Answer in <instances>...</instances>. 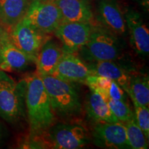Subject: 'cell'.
Returning a JSON list of instances; mask_svg holds the SVG:
<instances>
[{
	"label": "cell",
	"instance_id": "obj_6",
	"mask_svg": "<svg viewBox=\"0 0 149 149\" xmlns=\"http://www.w3.org/2000/svg\"><path fill=\"white\" fill-rule=\"evenodd\" d=\"M24 19L46 34L53 33L63 21L60 10L52 0H31Z\"/></svg>",
	"mask_w": 149,
	"mask_h": 149
},
{
	"label": "cell",
	"instance_id": "obj_10",
	"mask_svg": "<svg viewBox=\"0 0 149 149\" xmlns=\"http://www.w3.org/2000/svg\"><path fill=\"white\" fill-rule=\"evenodd\" d=\"M92 74L89 64L74 54L64 53L52 75L70 83H84Z\"/></svg>",
	"mask_w": 149,
	"mask_h": 149
},
{
	"label": "cell",
	"instance_id": "obj_23",
	"mask_svg": "<svg viewBox=\"0 0 149 149\" xmlns=\"http://www.w3.org/2000/svg\"><path fill=\"white\" fill-rule=\"evenodd\" d=\"M7 135H8V131H7L6 128L0 122V144L6 138Z\"/></svg>",
	"mask_w": 149,
	"mask_h": 149
},
{
	"label": "cell",
	"instance_id": "obj_18",
	"mask_svg": "<svg viewBox=\"0 0 149 149\" xmlns=\"http://www.w3.org/2000/svg\"><path fill=\"white\" fill-rule=\"evenodd\" d=\"M89 64L92 74L103 76L115 81L124 91H127L131 75L115 61H102Z\"/></svg>",
	"mask_w": 149,
	"mask_h": 149
},
{
	"label": "cell",
	"instance_id": "obj_4",
	"mask_svg": "<svg viewBox=\"0 0 149 149\" xmlns=\"http://www.w3.org/2000/svg\"><path fill=\"white\" fill-rule=\"evenodd\" d=\"M78 53L90 63L116 61L122 55V46L116 35L103 27L93 26L88 41Z\"/></svg>",
	"mask_w": 149,
	"mask_h": 149
},
{
	"label": "cell",
	"instance_id": "obj_7",
	"mask_svg": "<svg viewBox=\"0 0 149 149\" xmlns=\"http://www.w3.org/2000/svg\"><path fill=\"white\" fill-rule=\"evenodd\" d=\"M13 44L29 56L33 62L43 44L51 37L23 19L8 33Z\"/></svg>",
	"mask_w": 149,
	"mask_h": 149
},
{
	"label": "cell",
	"instance_id": "obj_14",
	"mask_svg": "<svg viewBox=\"0 0 149 149\" xmlns=\"http://www.w3.org/2000/svg\"><path fill=\"white\" fill-rule=\"evenodd\" d=\"M33 61L29 56L11 42L8 32L2 41L0 51V69L4 71H20L27 68Z\"/></svg>",
	"mask_w": 149,
	"mask_h": 149
},
{
	"label": "cell",
	"instance_id": "obj_19",
	"mask_svg": "<svg viewBox=\"0 0 149 149\" xmlns=\"http://www.w3.org/2000/svg\"><path fill=\"white\" fill-rule=\"evenodd\" d=\"M126 93L132 102L139 105H149V79L148 75L131 76Z\"/></svg>",
	"mask_w": 149,
	"mask_h": 149
},
{
	"label": "cell",
	"instance_id": "obj_3",
	"mask_svg": "<svg viewBox=\"0 0 149 149\" xmlns=\"http://www.w3.org/2000/svg\"><path fill=\"white\" fill-rule=\"evenodd\" d=\"M54 113L64 119L75 117L82 112L81 98L72 83L53 75L42 76Z\"/></svg>",
	"mask_w": 149,
	"mask_h": 149
},
{
	"label": "cell",
	"instance_id": "obj_16",
	"mask_svg": "<svg viewBox=\"0 0 149 149\" xmlns=\"http://www.w3.org/2000/svg\"><path fill=\"white\" fill-rule=\"evenodd\" d=\"M31 0H0V23L9 33L24 18Z\"/></svg>",
	"mask_w": 149,
	"mask_h": 149
},
{
	"label": "cell",
	"instance_id": "obj_15",
	"mask_svg": "<svg viewBox=\"0 0 149 149\" xmlns=\"http://www.w3.org/2000/svg\"><path fill=\"white\" fill-rule=\"evenodd\" d=\"M63 53L61 45L51 38L48 40L43 44L35 59L37 73L41 77L52 75Z\"/></svg>",
	"mask_w": 149,
	"mask_h": 149
},
{
	"label": "cell",
	"instance_id": "obj_5",
	"mask_svg": "<svg viewBox=\"0 0 149 149\" xmlns=\"http://www.w3.org/2000/svg\"><path fill=\"white\" fill-rule=\"evenodd\" d=\"M40 135H43L44 145L51 148H81L91 141L87 130L79 124H53Z\"/></svg>",
	"mask_w": 149,
	"mask_h": 149
},
{
	"label": "cell",
	"instance_id": "obj_11",
	"mask_svg": "<svg viewBox=\"0 0 149 149\" xmlns=\"http://www.w3.org/2000/svg\"><path fill=\"white\" fill-rule=\"evenodd\" d=\"M124 18L133 49L138 55L146 57L149 53V31L140 14L133 9H128Z\"/></svg>",
	"mask_w": 149,
	"mask_h": 149
},
{
	"label": "cell",
	"instance_id": "obj_9",
	"mask_svg": "<svg viewBox=\"0 0 149 149\" xmlns=\"http://www.w3.org/2000/svg\"><path fill=\"white\" fill-rule=\"evenodd\" d=\"M92 141L96 146L102 148H130L125 126L120 122L95 124L92 132Z\"/></svg>",
	"mask_w": 149,
	"mask_h": 149
},
{
	"label": "cell",
	"instance_id": "obj_13",
	"mask_svg": "<svg viewBox=\"0 0 149 149\" xmlns=\"http://www.w3.org/2000/svg\"><path fill=\"white\" fill-rule=\"evenodd\" d=\"M60 10L64 22H77L93 25L94 14L90 0H52Z\"/></svg>",
	"mask_w": 149,
	"mask_h": 149
},
{
	"label": "cell",
	"instance_id": "obj_1",
	"mask_svg": "<svg viewBox=\"0 0 149 149\" xmlns=\"http://www.w3.org/2000/svg\"><path fill=\"white\" fill-rule=\"evenodd\" d=\"M26 109L30 130L35 137L46 131L55 122V113L42 77L34 74L26 78Z\"/></svg>",
	"mask_w": 149,
	"mask_h": 149
},
{
	"label": "cell",
	"instance_id": "obj_22",
	"mask_svg": "<svg viewBox=\"0 0 149 149\" xmlns=\"http://www.w3.org/2000/svg\"><path fill=\"white\" fill-rule=\"evenodd\" d=\"M135 108V117L136 122L140 127L146 138H149V109L148 107L139 105L132 102Z\"/></svg>",
	"mask_w": 149,
	"mask_h": 149
},
{
	"label": "cell",
	"instance_id": "obj_24",
	"mask_svg": "<svg viewBox=\"0 0 149 149\" xmlns=\"http://www.w3.org/2000/svg\"><path fill=\"white\" fill-rule=\"evenodd\" d=\"M7 31H5V30L3 29V28L1 26V24H0V51H1V44H2L3 39Z\"/></svg>",
	"mask_w": 149,
	"mask_h": 149
},
{
	"label": "cell",
	"instance_id": "obj_17",
	"mask_svg": "<svg viewBox=\"0 0 149 149\" xmlns=\"http://www.w3.org/2000/svg\"><path fill=\"white\" fill-rule=\"evenodd\" d=\"M90 91L85 103V109L88 118L95 124L119 122L101 95L94 91Z\"/></svg>",
	"mask_w": 149,
	"mask_h": 149
},
{
	"label": "cell",
	"instance_id": "obj_2",
	"mask_svg": "<svg viewBox=\"0 0 149 149\" xmlns=\"http://www.w3.org/2000/svg\"><path fill=\"white\" fill-rule=\"evenodd\" d=\"M26 79L17 81L0 70V117L10 124L21 122L26 117Z\"/></svg>",
	"mask_w": 149,
	"mask_h": 149
},
{
	"label": "cell",
	"instance_id": "obj_20",
	"mask_svg": "<svg viewBox=\"0 0 149 149\" xmlns=\"http://www.w3.org/2000/svg\"><path fill=\"white\" fill-rule=\"evenodd\" d=\"M126 137L130 148L147 149L148 148V139L136 122L135 117L124 123Z\"/></svg>",
	"mask_w": 149,
	"mask_h": 149
},
{
	"label": "cell",
	"instance_id": "obj_8",
	"mask_svg": "<svg viewBox=\"0 0 149 149\" xmlns=\"http://www.w3.org/2000/svg\"><path fill=\"white\" fill-rule=\"evenodd\" d=\"M93 26L84 22L62 21L53 33L60 41L63 52L74 54L88 41Z\"/></svg>",
	"mask_w": 149,
	"mask_h": 149
},
{
	"label": "cell",
	"instance_id": "obj_25",
	"mask_svg": "<svg viewBox=\"0 0 149 149\" xmlns=\"http://www.w3.org/2000/svg\"><path fill=\"white\" fill-rule=\"evenodd\" d=\"M144 8L145 10H148V0H136Z\"/></svg>",
	"mask_w": 149,
	"mask_h": 149
},
{
	"label": "cell",
	"instance_id": "obj_21",
	"mask_svg": "<svg viewBox=\"0 0 149 149\" xmlns=\"http://www.w3.org/2000/svg\"><path fill=\"white\" fill-rule=\"evenodd\" d=\"M112 113L118 121L122 124L127 122L135 117V113L130 109L126 100H112L107 98L105 100Z\"/></svg>",
	"mask_w": 149,
	"mask_h": 149
},
{
	"label": "cell",
	"instance_id": "obj_12",
	"mask_svg": "<svg viewBox=\"0 0 149 149\" xmlns=\"http://www.w3.org/2000/svg\"><path fill=\"white\" fill-rule=\"evenodd\" d=\"M97 19L103 28L117 36H125L127 34L124 15L113 0H100L99 1Z\"/></svg>",
	"mask_w": 149,
	"mask_h": 149
}]
</instances>
